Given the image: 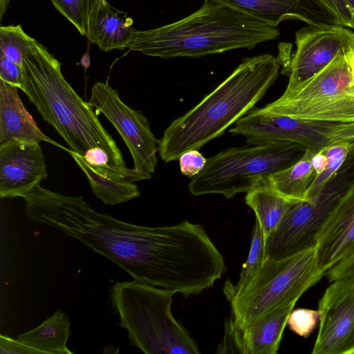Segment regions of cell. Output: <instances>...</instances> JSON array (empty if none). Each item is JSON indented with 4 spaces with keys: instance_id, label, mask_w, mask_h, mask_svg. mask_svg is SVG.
I'll return each mask as SVG.
<instances>
[{
    "instance_id": "30bf717a",
    "label": "cell",
    "mask_w": 354,
    "mask_h": 354,
    "mask_svg": "<svg viewBox=\"0 0 354 354\" xmlns=\"http://www.w3.org/2000/svg\"><path fill=\"white\" fill-rule=\"evenodd\" d=\"M229 132L245 137L249 145L290 141L315 153L339 142H354V122L299 120L254 107Z\"/></svg>"
},
{
    "instance_id": "f546056e",
    "label": "cell",
    "mask_w": 354,
    "mask_h": 354,
    "mask_svg": "<svg viewBox=\"0 0 354 354\" xmlns=\"http://www.w3.org/2000/svg\"><path fill=\"white\" fill-rule=\"evenodd\" d=\"M181 173L189 178L198 174L205 167V158L197 149H191L182 153L178 158Z\"/></svg>"
},
{
    "instance_id": "ffe728a7",
    "label": "cell",
    "mask_w": 354,
    "mask_h": 354,
    "mask_svg": "<svg viewBox=\"0 0 354 354\" xmlns=\"http://www.w3.org/2000/svg\"><path fill=\"white\" fill-rule=\"evenodd\" d=\"M70 321L61 310L44 320L35 328L18 335V339L41 354H73L67 346L71 334Z\"/></svg>"
},
{
    "instance_id": "cb8c5ba5",
    "label": "cell",
    "mask_w": 354,
    "mask_h": 354,
    "mask_svg": "<svg viewBox=\"0 0 354 354\" xmlns=\"http://www.w3.org/2000/svg\"><path fill=\"white\" fill-rule=\"evenodd\" d=\"M37 42L24 31L20 25L0 27V55L20 66Z\"/></svg>"
},
{
    "instance_id": "9c48e42d",
    "label": "cell",
    "mask_w": 354,
    "mask_h": 354,
    "mask_svg": "<svg viewBox=\"0 0 354 354\" xmlns=\"http://www.w3.org/2000/svg\"><path fill=\"white\" fill-rule=\"evenodd\" d=\"M345 164L317 195L290 201L278 226L264 239V259L280 260L315 247L330 212L354 181L352 165Z\"/></svg>"
},
{
    "instance_id": "7402d4cb",
    "label": "cell",
    "mask_w": 354,
    "mask_h": 354,
    "mask_svg": "<svg viewBox=\"0 0 354 354\" xmlns=\"http://www.w3.org/2000/svg\"><path fill=\"white\" fill-rule=\"evenodd\" d=\"M245 201L254 211L264 239L278 226L290 202L266 182L247 192Z\"/></svg>"
},
{
    "instance_id": "3957f363",
    "label": "cell",
    "mask_w": 354,
    "mask_h": 354,
    "mask_svg": "<svg viewBox=\"0 0 354 354\" xmlns=\"http://www.w3.org/2000/svg\"><path fill=\"white\" fill-rule=\"evenodd\" d=\"M275 27L212 0L176 22L146 30H136L129 49L171 59L200 57L238 48H252L277 39Z\"/></svg>"
},
{
    "instance_id": "e575fe53",
    "label": "cell",
    "mask_w": 354,
    "mask_h": 354,
    "mask_svg": "<svg viewBox=\"0 0 354 354\" xmlns=\"http://www.w3.org/2000/svg\"><path fill=\"white\" fill-rule=\"evenodd\" d=\"M10 0H0V19L1 20L3 14L7 10Z\"/></svg>"
},
{
    "instance_id": "4dcf8cb0",
    "label": "cell",
    "mask_w": 354,
    "mask_h": 354,
    "mask_svg": "<svg viewBox=\"0 0 354 354\" xmlns=\"http://www.w3.org/2000/svg\"><path fill=\"white\" fill-rule=\"evenodd\" d=\"M22 77V66L0 55V80L21 89Z\"/></svg>"
},
{
    "instance_id": "d6a6232c",
    "label": "cell",
    "mask_w": 354,
    "mask_h": 354,
    "mask_svg": "<svg viewBox=\"0 0 354 354\" xmlns=\"http://www.w3.org/2000/svg\"><path fill=\"white\" fill-rule=\"evenodd\" d=\"M325 276L330 282L342 278L354 279V253L329 269Z\"/></svg>"
},
{
    "instance_id": "8992f818",
    "label": "cell",
    "mask_w": 354,
    "mask_h": 354,
    "mask_svg": "<svg viewBox=\"0 0 354 354\" xmlns=\"http://www.w3.org/2000/svg\"><path fill=\"white\" fill-rule=\"evenodd\" d=\"M306 149L297 142L278 141L226 149L207 159L203 169L188 185L194 196L218 194L226 198L248 192L270 174L298 161Z\"/></svg>"
},
{
    "instance_id": "836d02e7",
    "label": "cell",
    "mask_w": 354,
    "mask_h": 354,
    "mask_svg": "<svg viewBox=\"0 0 354 354\" xmlns=\"http://www.w3.org/2000/svg\"><path fill=\"white\" fill-rule=\"evenodd\" d=\"M311 162L317 178L326 170L328 165V159L323 149L313 154Z\"/></svg>"
},
{
    "instance_id": "484cf974",
    "label": "cell",
    "mask_w": 354,
    "mask_h": 354,
    "mask_svg": "<svg viewBox=\"0 0 354 354\" xmlns=\"http://www.w3.org/2000/svg\"><path fill=\"white\" fill-rule=\"evenodd\" d=\"M264 259V236L259 224L256 221L252 231L248 258L242 266L239 279L236 284L230 282L225 285L224 292L228 296L237 291L254 277Z\"/></svg>"
},
{
    "instance_id": "2e32d148",
    "label": "cell",
    "mask_w": 354,
    "mask_h": 354,
    "mask_svg": "<svg viewBox=\"0 0 354 354\" xmlns=\"http://www.w3.org/2000/svg\"><path fill=\"white\" fill-rule=\"evenodd\" d=\"M315 252L317 267L325 274L354 253V181L319 233Z\"/></svg>"
},
{
    "instance_id": "4fadbf2b",
    "label": "cell",
    "mask_w": 354,
    "mask_h": 354,
    "mask_svg": "<svg viewBox=\"0 0 354 354\" xmlns=\"http://www.w3.org/2000/svg\"><path fill=\"white\" fill-rule=\"evenodd\" d=\"M317 310L319 330L312 353L354 354V279L331 281Z\"/></svg>"
},
{
    "instance_id": "603a6c76",
    "label": "cell",
    "mask_w": 354,
    "mask_h": 354,
    "mask_svg": "<svg viewBox=\"0 0 354 354\" xmlns=\"http://www.w3.org/2000/svg\"><path fill=\"white\" fill-rule=\"evenodd\" d=\"M72 158L86 176L95 196L104 204L115 205L140 196V192L133 183L114 180L94 170L82 156L68 149Z\"/></svg>"
},
{
    "instance_id": "52a82bcc",
    "label": "cell",
    "mask_w": 354,
    "mask_h": 354,
    "mask_svg": "<svg viewBox=\"0 0 354 354\" xmlns=\"http://www.w3.org/2000/svg\"><path fill=\"white\" fill-rule=\"evenodd\" d=\"M324 276L316 265L315 247L280 260L263 259L249 282L226 297L231 318L243 327L281 305L297 302Z\"/></svg>"
},
{
    "instance_id": "44dd1931",
    "label": "cell",
    "mask_w": 354,
    "mask_h": 354,
    "mask_svg": "<svg viewBox=\"0 0 354 354\" xmlns=\"http://www.w3.org/2000/svg\"><path fill=\"white\" fill-rule=\"evenodd\" d=\"M313 154L306 149L298 161L284 169L270 174L266 183L289 201L306 200L308 191L316 178L311 162Z\"/></svg>"
},
{
    "instance_id": "d590c367",
    "label": "cell",
    "mask_w": 354,
    "mask_h": 354,
    "mask_svg": "<svg viewBox=\"0 0 354 354\" xmlns=\"http://www.w3.org/2000/svg\"><path fill=\"white\" fill-rule=\"evenodd\" d=\"M353 16L354 21V0H344Z\"/></svg>"
},
{
    "instance_id": "4316f807",
    "label": "cell",
    "mask_w": 354,
    "mask_h": 354,
    "mask_svg": "<svg viewBox=\"0 0 354 354\" xmlns=\"http://www.w3.org/2000/svg\"><path fill=\"white\" fill-rule=\"evenodd\" d=\"M101 0H51L55 8L86 37L90 17Z\"/></svg>"
},
{
    "instance_id": "1f68e13d",
    "label": "cell",
    "mask_w": 354,
    "mask_h": 354,
    "mask_svg": "<svg viewBox=\"0 0 354 354\" xmlns=\"http://www.w3.org/2000/svg\"><path fill=\"white\" fill-rule=\"evenodd\" d=\"M1 354H41L38 350L31 347L21 340L13 339L6 335H0Z\"/></svg>"
},
{
    "instance_id": "9a60e30c",
    "label": "cell",
    "mask_w": 354,
    "mask_h": 354,
    "mask_svg": "<svg viewBox=\"0 0 354 354\" xmlns=\"http://www.w3.org/2000/svg\"><path fill=\"white\" fill-rule=\"evenodd\" d=\"M296 302L285 304L256 321L237 326L230 317L218 353L276 354L278 352L288 315Z\"/></svg>"
},
{
    "instance_id": "f1b7e54d",
    "label": "cell",
    "mask_w": 354,
    "mask_h": 354,
    "mask_svg": "<svg viewBox=\"0 0 354 354\" xmlns=\"http://www.w3.org/2000/svg\"><path fill=\"white\" fill-rule=\"evenodd\" d=\"M319 322L318 310L300 308L291 310L288 317L287 325L292 332L306 338L311 335Z\"/></svg>"
},
{
    "instance_id": "6da1fadb",
    "label": "cell",
    "mask_w": 354,
    "mask_h": 354,
    "mask_svg": "<svg viewBox=\"0 0 354 354\" xmlns=\"http://www.w3.org/2000/svg\"><path fill=\"white\" fill-rule=\"evenodd\" d=\"M24 199L29 219L77 239L135 281L189 295L201 290L210 272L212 245L198 224H131L97 212L82 197L62 195L40 185Z\"/></svg>"
},
{
    "instance_id": "d6986e66",
    "label": "cell",
    "mask_w": 354,
    "mask_h": 354,
    "mask_svg": "<svg viewBox=\"0 0 354 354\" xmlns=\"http://www.w3.org/2000/svg\"><path fill=\"white\" fill-rule=\"evenodd\" d=\"M277 27L286 20L325 24L304 0H212Z\"/></svg>"
},
{
    "instance_id": "7a4b0ae2",
    "label": "cell",
    "mask_w": 354,
    "mask_h": 354,
    "mask_svg": "<svg viewBox=\"0 0 354 354\" xmlns=\"http://www.w3.org/2000/svg\"><path fill=\"white\" fill-rule=\"evenodd\" d=\"M279 62L268 54L247 57L216 88L165 129L158 153L165 162L178 160L221 136L265 95L279 75Z\"/></svg>"
},
{
    "instance_id": "d4e9b609",
    "label": "cell",
    "mask_w": 354,
    "mask_h": 354,
    "mask_svg": "<svg viewBox=\"0 0 354 354\" xmlns=\"http://www.w3.org/2000/svg\"><path fill=\"white\" fill-rule=\"evenodd\" d=\"M354 149V142L342 141L323 149L327 159L326 170L317 177L310 187L306 200L315 196L337 174Z\"/></svg>"
},
{
    "instance_id": "5b68a950",
    "label": "cell",
    "mask_w": 354,
    "mask_h": 354,
    "mask_svg": "<svg viewBox=\"0 0 354 354\" xmlns=\"http://www.w3.org/2000/svg\"><path fill=\"white\" fill-rule=\"evenodd\" d=\"M174 292L145 283L116 282L112 307L131 345L147 354H198V347L171 313Z\"/></svg>"
},
{
    "instance_id": "ac0fdd59",
    "label": "cell",
    "mask_w": 354,
    "mask_h": 354,
    "mask_svg": "<svg viewBox=\"0 0 354 354\" xmlns=\"http://www.w3.org/2000/svg\"><path fill=\"white\" fill-rule=\"evenodd\" d=\"M133 24L125 12L101 0L90 17L86 37L105 52L124 49L134 38Z\"/></svg>"
},
{
    "instance_id": "7c38bea8",
    "label": "cell",
    "mask_w": 354,
    "mask_h": 354,
    "mask_svg": "<svg viewBox=\"0 0 354 354\" xmlns=\"http://www.w3.org/2000/svg\"><path fill=\"white\" fill-rule=\"evenodd\" d=\"M296 52L290 62L289 91L326 66L338 54L354 49V32L335 24L308 25L295 32Z\"/></svg>"
},
{
    "instance_id": "83f0119b",
    "label": "cell",
    "mask_w": 354,
    "mask_h": 354,
    "mask_svg": "<svg viewBox=\"0 0 354 354\" xmlns=\"http://www.w3.org/2000/svg\"><path fill=\"white\" fill-rule=\"evenodd\" d=\"M326 24L354 29L352 14L344 0H304Z\"/></svg>"
},
{
    "instance_id": "8fae6325",
    "label": "cell",
    "mask_w": 354,
    "mask_h": 354,
    "mask_svg": "<svg viewBox=\"0 0 354 354\" xmlns=\"http://www.w3.org/2000/svg\"><path fill=\"white\" fill-rule=\"evenodd\" d=\"M88 103L118 131L131 154L134 169L150 174L154 173L160 140L151 132L149 122L142 111L128 106L121 100L117 90L100 82L92 86Z\"/></svg>"
},
{
    "instance_id": "e0dca14e",
    "label": "cell",
    "mask_w": 354,
    "mask_h": 354,
    "mask_svg": "<svg viewBox=\"0 0 354 354\" xmlns=\"http://www.w3.org/2000/svg\"><path fill=\"white\" fill-rule=\"evenodd\" d=\"M17 88L0 80V145L15 140L46 142L67 151L68 149L40 130L21 100Z\"/></svg>"
},
{
    "instance_id": "5bb4252c",
    "label": "cell",
    "mask_w": 354,
    "mask_h": 354,
    "mask_svg": "<svg viewBox=\"0 0 354 354\" xmlns=\"http://www.w3.org/2000/svg\"><path fill=\"white\" fill-rule=\"evenodd\" d=\"M39 142L15 140L0 145V197L24 198L47 178Z\"/></svg>"
},
{
    "instance_id": "ba28073f",
    "label": "cell",
    "mask_w": 354,
    "mask_h": 354,
    "mask_svg": "<svg viewBox=\"0 0 354 354\" xmlns=\"http://www.w3.org/2000/svg\"><path fill=\"white\" fill-rule=\"evenodd\" d=\"M308 120L354 122V49L338 54L315 75L261 108Z\"/></svg>"
},
{
    "instance_id": "277c9868",
    "label": "cell",
    "mask_w": 354,
    "mask_h": 354,
    "mask_svg": "<svg viewBox=\"0 0 354 354\" xmlns=\"http://www.w3.org/2000/svg\"><path fill=\"white\" fill-rule=\"evenodd\" d=\"M21 89L43 119L63 138L71 150L81 156L92 147L109 156L111 165L127 168L123 156L88 102L64 78L61 64L37 42L25 57Z\"/></svg>"
}]
</instances>
